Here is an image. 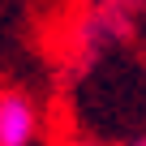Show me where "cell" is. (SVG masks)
Here are the masks:
<instances>
[{
    "instance_id": "cell-1",
    "label": "cell",
    "mask_w": 146,
    "mask_h": 146,
    "mask_svg": "<svg viewBox=\"0 0 146 146\" xmlns=\"http://www.w3.org/2000/svg\"><path fill=\"white\" fill-rule=\"evenodd\" d=\"M39 133V112L26 95L5 90L0 95V146H30Z\"/></svg>"
}]
</instances>
